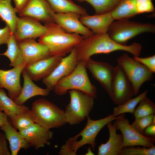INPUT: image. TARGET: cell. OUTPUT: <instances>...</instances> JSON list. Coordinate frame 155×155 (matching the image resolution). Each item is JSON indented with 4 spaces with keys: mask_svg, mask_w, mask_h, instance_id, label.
Listing matches in <instances>:
<instances>
[{
    "mask_svg": "<svg viewBox=\"0 0 155 155\" xmlns=\"http://www.w3.org/2000/svg\"><path fill=\"white\" fill-rule=\"evenodd\" d=\"M117 61L131 84L134 96L138 94L144 83L154 78V73L127 54L119 57Z\"/></svg>",
    "mask_w": 155,
    "mask_h": 155,
    "instance_id": "obj_8",
    "label": "cell"
},
{
    "mask_svg": "<svg viewBox=\"0 0 155 155\" xmlns=\"http://www.w3.org/2000/svg\"><path fill=\"white\" fill-rule=\"evenodd\" d=\"M144 135L154 137L155 136V124H151L144 131Z\"/></svg>",
    "mask_w": 155,
    "mask_h": 155,
    "instance_id": "obj_40",
    "label": "cell"
},
{
    "mask_svg": "<svg viewBox=\"0 0 155 155\" xmlns=\"http://www.w3.org/2000/svg\"><path fill=\"white\" fill-rule=\"evenodd\" d=\"M30 0H12L14 3V8L19 15L27 5Z\"/></svg>",
    "mask_w": 155,
    "mask_h": 155,
    "instance_id": "obj_39",
    "label": "cell"
},
{
    "mask_svg": "<svg viewBox=\"0 0 155 155\" xmlns=\"http://www.w3.org/2000/svg\"><path fill=\"white\" fill-rule=\"evenodd\" d=\"M62 58L50 56L26 65L24 69L33 81L42 80L50 75Z\"/></svg>",
    "mask_w": 155,
    "mask_h": 155,
    "instance_id": "obj_19",
    "label": "cell"
},
{
    "mask_svg": "<svg viewBox=\"0 0 155 155\" xmlns=\"http://www.w3.org/2000/svg\"><path fill=\"white\" fill-rule=\"evenodd\" d=\"M26 65L24 63L10 69H0V88L7 90L8 96L13 100L21 91L20 76Z\"/></svg>",
    "mask_w": 155,
    "mask_h": 155,
    "instance_id": "obj_16",
    "label": "cell"
},
{
    "mask_svg": "<svg viewBox=\"0 0 155 155\" xmlns=\"http://www.w3.org/2000/svg\"><path fill=\"white\" fill-rule=\"evenodd\" d=\"M86 64L84 62H78L74 70L56 84L53 90L55 93L59 95H63L69 90H76L96 98V89L89 78Z\"/></svg>",
    "mask_w": 155,
    "mask_h": 155,
    "instance_id": "obj_4",
    "label": "cell"
},
{
    "mask_svg": "<svg viewBox=\"0 0 155 155\" xmlns=\"http://www.w3.org/2000/svg\"><path fill=\"white\" fill-rule=\"evenodd\" d=\"M46 27L39 21L26 16H19L14 31V37L18 42L39 38L46 32Z\"/></svg>",
    "mask_w": 155,
    "mask_h": 155,
    "instance_id": "obj_10",
    "label": "cell"
},
{
    "mask_svg": "<svg viewBox=\"0 0 155 155\" xmlns=\"http://www.w3.org/2000/svg\"><path fill=\"white\" fill-rule=\"evenodd\" d=\"M155 112L154 104L146 96L140 101L133 114L135 119L154 114Z\"/></svg>",
    "mask_w": 155,
    "mask_h": 155,
    "instance_id": "obj_32",
    "label": "cell"
},
{
    "mask_svg": "<svg viewBox=\"0 0 155 155\" xmlns=\"http://www.w3.org/2000/svg\"><path fill=\"white\" fill-rule=\"evenodd\" d=\"M55 13L73 12L80 16L88 14L86 10L72 0H47Z\"/></svg>",
    "mask_w": 155,
    "mask_h": 155,
    "instance_id": "obj_26",
    "label": "cell"
},
{
    "mask_svg": "<svg viewBox=\"0 0 155 155\" xmlns=\"http://www.w3.org/2000/svg\"><path fill=\"white\" fill-rule=\"evenodd\" d=\"M121 0H84L94 8L95 14L111 11Z\"/></svg>",
    "mask_w": 155,
    "mask_h": 155,
    "instance_id": "obj_31",
    "label": "cell"
},
{
    "mask_svg": "<svg viewBox=\"0 0 155 155\" xmlns=\"http://www.w3.org/2000/svg\"><path fill=\"white\" fill-rule=\"evenodd\" d=\"M55 13L47 0H30L19 16L31 18L46 24L55 23Z\"/></svg>",
    "mask_w": 155,
    "mask_h": 155,
    "instance_id": "obj_14",
    "label": "cell"
},
{
    "mask_svg": "<svg viewBox=\"0 0 155 155\" xmlns=\"http://www.w3.org/2000/svg\"><path fill=\"white\" fill-rule=\"evenodd\" d=\"M13 34L7 26L0 28V45L7 44L11 35Z\"/></svg>",
    "mask_w": 155,
    "mask_h": 155,
    "instance_id": "obj_37",
    "label": "cell"
},
{
    "mask_svg": "<svg viewBox=\"0 0 155 155\" xmlns=\"http://www.w3.org/2000/svg\"><path fill=\"white\" fill-rule=\"evenodd\" d=\"M139 43L130 45L119 44L112 39L106 33L93 34L85 38L75 47L78 61L86 62L93 55L109 54L117 51L128 52L133 56H139L142 49Z\"/></svg>",
    "mask_w": 155,
    "mask_h": 155,
    "instance_id": "obj_1",
    "label": "cell"
},
{
    "mask_svg": "<svg viewBox=\"0 0 155 155\" xmlns=\"http://www.w3.org/2000/svg\"><path fill=\"white\" fill-rule=\"evenodd\" d=\"M78 1H80V2H83L84 1V0H77Z\"/></svg>",
    "mask_w": 155,
    "mask_h": 155,
    "instance_id": "obj_43",
    "label": "cell"
},
{
    "mask_svg": "<svg viewBox=\"0 0 155 155\" xmlns=\"http://www.w3.org/2000/svg\"><path fill=\"white\" fill-rule=\"evenodd\" d=\"M6 44V50L3 53L0 54V55L4 56L9 59V66L14 67L24 63L22 52L13 34Z\"/></svg>",
    "mask_w": 155,
    "mask_h": 155,
    "instance_id": "obj_28",
    "label": "cell"
},
{
    "mask_svg": "<svg viewBox=\"0 0 155 155\" xmlns=\"http://www.w3.org/2000/svg\"><path fill=\"white\" fill-rule=\"evenodd\" d=\"M68 92L70 102L64 111L66 122L71 125L78 124L88 116L93 108L94 98L78 90Z\"/></svg>",
    "mask_w": 155,
    "mask_h": 155,
    "instance_id": "obj_6",
    "label": "cell"
},
{
    "mask_svg": "<svg viewBox=\"0 0 155 155\" xmlns=\"http://www.w3.org/2000/svg\"><path fill=\"white\" fill-rule=\"evenodd\" d=\"M86 64V69L93 78L99 83L111 98L115 67L108 62L97 61L91 58L87 61Z\"/></svg>",
    "mask_w": 155,
    "mask_h": 155,
    "instance_id": "obj_11",
    "label": "cell"
},
{
    "mask_svg": "<svg viewBox=\"0 0 155 155\" xmlns=\"http://www.w3.org/2000/svg\"><path fill=\"white\" fill-rule=\"evenodd\" d=\"M154 145L149 148L141 146L127 147L123 150L120 155H155Z\"/></svg>",
    "mask_w": 155,
    "mask_h": 155,
    "instance_id": "obj_33",
    "label": "cell"
},
{
    "mask_svg": "<svg viewBox=\"0 0 155 155\" xmlns=\"http://www.w3.org/2000/svg\"><path fill=\"white\" fill-rule=\"evenodd\" d=\"M133 58L147 68L153 73H155V55L145 57L133 56Z\"/></svg>",
    "mask_w": 155,
    "mask_h": 155,
    "instance_id": "obj_36",
    "label": "cell"
},
{
    "mask_svg": "<svg viewBox=\"0 0 155 155\" xmlns=\"http://www.w3.org/2000/svg\"><path fill=\"white\" fill-rule=\"evenodd\" d=\"M9 119L12 126L19 131L35 123L30 109L12 117Z\"/></svg>",
    "mask_w": 155,
    "mask_h": 155,
    "instance_id": "obj_30",
    "label": "cell"
},
{
    "mask_svg": "<svg viewBox=\"0 0 155 155\" xmlns=\"http://www.w3.org/2000/svg\"><path fill=\"white\" fill-rule=\"evenodd\" d=\"M44 25L46 32L38 41L47 47L51 56L65 57L84 38L80 35L66 32L55 23Z\"/></svg>",
    "mask_w": 155,
    "mask_h": 155,
    "instance_id": "obj_2",
    "label": "cell"
},
{
    "mask_svg": "<svg viewBox=\"0 0 155 155\" xmlns=\"http://www.w3.org/2000/svg\"><path fill=\"white\" fill-rule=\"evenodd\" d=\"M114 123L117 129L121 132L124 148L137 146L149 148L154 145L155 138L146 136L137 131L130 124L125 114L118 116Z\"/></svg>",
    "mask_w": 155,
    "mask_h": 155,
    "instance_id": "obj_9",
    "label": "cell"
},
{
    "mask_svg": "<svg viewBox=\"0 0 155 155\" xmlns=\"http://www.w3.org/2000/svg\"><path fill=\"white\" fill-rule=\"evenodd\" d=\"M81 16L75 13H55L54 22L66 32L77 34L85 38L93 33L81 22Z\"/></svg>",
    "mask_w": 155,
    "mask_h": 155,
    "instance_id": "obj_15",
    "label": "cell"
},
{
    "mask_svg": "<svg viewBox=\"0 0 155 155\" xmlns=\"http://www.w3.org/2000/svg\"><path fill=\"white\" fill-rule=\"evenodd\" d=\"M151 124H155L154 114L135 119V121L131 124L133 127L137 131L143 134H144L145 129Z\"/></svg>",
    "mask_w": 155,
    "mask_h": 155,
    "instance_id": "obj_34",
    "label": "cell"
},
{
    "mask_svg": "<svg viewBox=\"0 0 155 155\" xmlns=\"http://www.w3.org/2000/svg\"><path fill=\"white\" fill-rule=\"evenodd\" d=\"M9 120L7 115L3 112L0 111V127Z\"/></svg>",
    "mask_w": 155,
    "mask_h": 155,
    "instance_id": "obj_41",
    "label": "cell"
},
{
    "mask_svg": "<svg viewBox=\"0 0 155 155\" xmlns=\"http://www.w3.org/2000/svg\"><path fill=\"white\" fill-rule=\"evenodd\" d=\"M109 131V137L107 141L101 144L98 147V155H120L124 148L122 134L117 133L114 123L112 122L107 125Z\"/></svg>",
    "mask_w": 155,
    "mask_h": 155,
    "instance_id": "obj_20",
    "label": "cell"
},
{
    "mask_svg": "<svg viewBox=\"0 0 155 155\" xmlns=\"http://www.w3.org/2000/svg\"><path fill=\"white\" fill-rule=\"evenodd\" d=\"M30 146L36 150L50 144L53 133L34 123L27 128L19 131Z\"/></svg>",
    "mask_w": 155,
    "mask_h": 155,
    "instance_id": "obj_17",
    "label": "cell"
},
{
    "mask_svg": "<svg viewBox=\"0 0 155 155\" xmlns=\"http://www.w3.org/2000/svg\"><path fill=\"white\" fill-rule=\"evenodd\" d=\"M148 92V90H146L135 98H132L123 103L117 105L114 108L112 114L115 117L125 113L133 114L138 104L142 99L147 96Z\"/></svg>",
    "mask_w": 155,
    "mask_h": 155,
    "instance_id": "obj_29",
    "label": "cell"
},
{
    "mask_svg": "<svg viewBox=\"0 0 155 155\" xmlns=\"http://www.w3.org/2000/svg\"><path fill=\"white\" fill-rule=\"evenodd\" d=\"M12 0H0V19L11 29L13 33L18 16Z\"/></svg>",
    "mask_w": 155,
    "mask_h": 155,
    "instance_id": "obj_27",
    "label": "cell"
},
{
    "mask_svg": "<svg viewBox=\"0 0 155 155\" xmlns=\"http://www.w3.org/2000/svg\"><path fill=\"white\" fill-rule=\"evenodd\" d=\"M115 67L111 98L118 105L132 98L134 93L132 85L122 68L118 64Z\"/></svg>",
    "mask_w": 155,
    "mask_h": 155,
    "instance_id": "obj_13",
    "label": "cell"
},
{
    "mask_svg": "<svg viewBox=\"0 0 155 155\" xmlns=\"http://www.w3.org/2000/svg\"><path fill=\"white\" fill-rule=\"evenodd\" d=\"M117 117L113 114L103 118L93 120L88 116L84 128L78 134L69 138L61 147L59 154L75 155L78 150L86 145H89L93 151L95 149L96 138L101 130L109 123L115 120Z\"/></svg>",
    "mask_w": 155,
    "mask_h": 155,
    "instance_id": "obj_3",
    "label": "cell"
},
{
    "mask_svg": "<svg viewBox=\"0 0 155 155\" xmlns=\"http://www.w3.org/2000/svg\"><path fill=\"white\" fill-rule=\"evenodd\" d=\"M86 154L88 155H94V153L92 152L90 148L89 147L88 149V152L86 153Z\"/></svg>",
    "mask_w": 155,
    "mask_h": 155,
    "instance_id": "obj_42",
    "label": "cell"
},
{
    "mask_svg": "<svg viewBox=\"0 0 155 155\" xmlns=\"http://www.w3.org/2000/svg\"><path fill=\"white\" fill-rule=\"evenodd\" d=\"M78 63L75 48L67 56L63 57L52 72L42 80L46 88L50 91L53 90L57 82L70 74L74 69Z\"/></svg>",
    "mask_w": 155,
    "mask_h": 155,
    "instance_id": "obj_12",
    "label": "cell"
},
{
    "mask_svg": "<svg viewBox=\"0 0 155 155\" xmlns=\"http://www.w3.org/2000/svg\"><path fill=\"white\" fill-rule=\"evenodd\" d=\"M23 79V86L18 96L14 100L18 104L23 105L28 100L36 96H47L50 91L46 88H41L36 85L25 69L22 74Z\"/></svg>",
    "mask_w": 155,
    "mask_h": 155,
    "instance_id": "obj_22",
    "label": "cell"
},
{
    "mask_svg": "<svg viewBox=\"0 0 155 155\" xmlns=\"http://www.w3.org/2000/svg\"><path fill=\"white\" fill-rule=\"evenodd\" d=\"M18 43L26 65L51 56L47 47L35 39L26 40Z\"/></svg>",
    "mask_w": 155,
    "mask_h": 155,
    "instance_id": "obj_18",
    "label": "cell"
},
{
    "mask_svg": "<svg viewBox=\"0 0 155 155\" xmlns=\"http://www.w3.org/2000/svg\"><path fill=\"white\" fill-rule=\"evenodd\" d=\"M155 31V27L153 24L123 19L114 21L107 33L117 42L127 45L129 41L136 36L144 33H153Z\"/></svg>",
    "mask_w": 155,
    "mask_h": 155,
    "instance_id": "obj_7",
    "label": "cell"
},
{
    "mask_svg": "<svg viewBox=\"0 0 155 155\" xmlns=\"http://www.w3.org/2000/svg\"><path fill=\"white\" fill-rule=\"evenodd\" d=\"M136 0H121L110 11L114 20L128 19L137 14Z\"/></svg>",
    "mask_w": 155,
    "mask_h": 155,
    "instance_id": "obj_24",
    "label": "cell"
},
{
    "mask_svg": "<svg viewBox=\"0 0 155 155\" xmlns=\"http://www.w3.org/2000/svg\"><path fill=\"white\" fill-rule=\"evenodd\" d=\"M136 9L137 14L153 12L152 0H136Z\"/></svg>",
    "mask_w": 155,
    "mask_h": 155,
    "instance_id": "obj_35",
    "label": "cell"
},
{
    "mask_svg": "<svg viewBox=\"0 0 155 155\" xmlns=\"http://www.w3.org/2000/svg\"><path fill=\"white\" fill-rule=\"evenodd\" d=\"M30 110L35 123L46 129L59 127L67 123L64 111L46 99L36 100Z\"/></svg>",
    "mask_w": 155,
    "mask_h": 155,
    "instance_id": "obj_5",
    "label": "cell"
},
{
    "mask_svg": "<svg viewBox=\"0 0 155 155\" xmlns=\"http://www.w3.org/2000/svg\"><path fill=\"white\" fill-rule=\"evenodd\" d=\"M29 109L24 104H17L7 95L3 89L0 88V111L5 113L9 119Z\"/></svg>",
    "mask_w": 155,
    "mask_h": 155,
    "instance_id": "obj_25",
    "label": "cell"
},
{
    "mask_svg": "<svg viewBox=\"0 0 155 155\" xmlns=\"http://www.w3.org/2000/svg\"><path fill=\"white\" fill-rule=\"evenodd\" d=\"M0 128L9 142L11 155H17L21 150H26L30 147L19 131L12 126L9 119Z\"/></svg>",
    "mask_w": 155,
    "mask_h": 155,
    "instance_id": "obj_23",
    "label": "cell"
},
{
    "mask_svg": "<svg viewBox=\"0 0 155 155\" xmlns=\"http://www.w3.org/2000/svg\"><path fill=\"white\" fill-rule=\"evenodd\" d=\"M82 23L94 34L106 33L114 21L110 12L93 15L82 16Z\"/></svg>",
    "mask_w": 155,
    "mask_h": 155,
    "instance_id": "obj_21",
    "label": "cell"
},
{
    "mask_svg": "<svg viewBox=\"0 0 155 155\" xmlns=\"http://www.w3.org/2000/svg\"><path fill=\"white\" fill-rule=\"evenodd\" d=\"M7 147V139L4 133L0 132V155H10Z\"/></svg>",
    "mask_w": 155,
    "mask_h": 155,
    "instance_id": "obj_38",
    "label": "cell"
}]
</instances>
